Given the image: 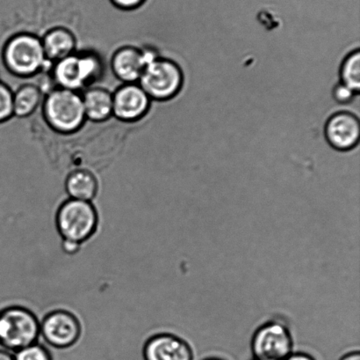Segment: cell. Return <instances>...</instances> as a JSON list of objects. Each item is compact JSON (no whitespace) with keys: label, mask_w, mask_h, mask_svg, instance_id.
Listing matches in <instances>:
<instances>
[{"label":"cell","mask_w":360,"mask_h":360,"mask_svg":"<svg viewBox=\"0 0 360 360\" xmlns=\"http://www.w3.org/2000/svg\"><path fill=\"white\" fill-rule=\"evenodd\" d=\"M207 360H221V359H207Z\"/></svg>","instance_id":"26"},{"label":"cell","mask_w":360,"mask_h":360,"mask_svg":"<svg viewBox=\"0 0 360 360\" xmlns=\"http://www.w3.org/2000/svg\"><path fill=\"white\" fill-rule=\"evenodd\" d=\"M42 91L37 85H22L13 92V116L19 118L30 116L42 104Z\"/></svg>","instance_id":"16"},{"label":"cell","mask_w":360,"mask_h":360,"mask_svg":"<svg viewBox=\"0 0 360 360\" xmlns=\"http://www.w3.org/2000/svg\"><path fill=\"white\" fill-rule=\"evenodd\" d=\"M354 91L342 83L338 84L333 90L335 100L341 104H349L354 99Z\"/></svg>","instance_id":"20"},{"label":"cell","mask_w":360,"mask_h":360,"mask_svg":"<svg viewBox=\"0 0 360 360\" xmlns=\"http://www.w3.org/2000/svg\"><path fill=\"white\" fill-rule=\"evenodd\" d=\"M183 83V72L178 63L158 55L146 63L139 81L150 100L160 101L174 98Z\"/></svg>","instance_id":"6"},{"label":"cell","mask_w":360,"mask_h":360,"mask_svg":"<svg viewBox=\"0 0 360 360\" xmlns=\"http://www.w3.org/2000/svg\"><path fill=\"white\" fill-rule=\"evenodd\" d=\"M13 116V92L0 80V123H6Z\"/></svg>","instance_id":"18"},{"label":"cell","mask_w":360,"mask_h":360,"mask_svg":"<svg viewBox=\"0 0 360 360\" xmlns=\"http://www.w3.org/2000/svg\"><path fill=\"white\" fill-rule=\"evenodd\" d=\"M100 224L93 202L69 199L60 204L56 225L63 242L82 246L96 234Z\"/></svg>","instance_id":"3"},{"label":"cell","mask_w":360,"mask_h":360,"mask_svg":"<svg viewBox=\"0 0 360 360\" xmlns=\"http://www.w3.org/2000/svg\"><path fill=\"white\" fill-rule=\"evenodd\" d=\"M150 104L139 83L122 84L112 93V116L122 122H136L146 116Z\"/></svg>","instance_id":"9"},{"label":"cell","mask_w":360,"mask_h":360,"mask_svg":"<svg viewBox=\"0 0 360 360\" xmlns=\"http://www.w3.org/2000/svg\"><path fill=\"white\" fill-rule=\"evenodd\" d=\"M144 360H193L192 349L186 342L171 334H158L144 344Z\"/></svg>","instance_id":"12"},{"label":"cell","mask_w":360,"mask_h":360,"mask_svg":"<svg viewBox=\"0 0 360 360\" xmlns=\"http://www.w3.org/2000/svg\"><path fill=\"white\" fill-rule=\"evenodd\" d=\"M40 336L41 322L32 310L18 305L0 310V347L6 351H20Z\"/></svg>","instance_id":"4"},{"label":"cell","mask_w":360,"mask_h":360,"mask_svg":"<svg viewBox=\"0 0 360 360\" xmlns=\"http://www.w3.org/2000/svg\"><path fill=\"white\" fill-rule=\"evenodd\" d=\"M82 333L79 317L69 310H53L41 322V336L49 345L60 350L77 345Z\"/></svg>","instance_id":"7"},{"label":"cell","mask_w":360,"mask_h":360,"mask_svg":"<svg viewBox=\"0 0 360 360\" xmlns=\"http://www.w3.org/2000/svg\"><path fill=\"white\" fill-rule=\"evenodd\" d=\"M41 39L49 62L56 63L76 51L75 35L68 28L52 27Z\"/></svg>","instance_id":"13"},{"label":"cell","mask_w":360,"mask_h":360,"mask_svg":"<svg viewBox=\"0 0 360 360\" xmlns=\"http://www.w3.org/2000/svg\"><path fill=\"white\" fill-rule=\"evenodd\" d=\"M82 100L86 120L103 123L112 116V93L102 87L84 90Z\"/></svg>","instance_id":"14"},{"label":"cell","mask_w":360,"mask_h":360,"mask_svg":"<svg viewBox=\"0 0 360 360\" xmlns=\"http://www.w3.org/2000/svg\"><path fill=\"white\" fill-rule=\"evenodd\" d=\"M158 56L150 49L125 45L116 49L111 58V69L114 75L123 84L139 83L144 67Z\"/></svg>","instance_id":"10"},{"label":"cell","mask_w":360,"mask_h":360,"mask_svg":"<svg viewBox=\"0 0 360 360\" xmlns=\"http://www.w3.org/2000/svg\"><path fill=\"white\" fill-rule=\"evenodd\" d=\"M102 72L100 56L93 51H75L54 63L52 74L58 87L79 92L91 87Z\"/></svg>","instance_id":"5"},{"label":"cell","mask_w":360,"mask_h":360,"mask_svg":"<svg viewBox=\"0 0 360 360\" xmlns=\"http://www.w3.org/2000/svg\"><path fill=\"white\" fill-rule=\"evenodd\" d=\"M14 360H53L47 348L38 343L14 352Z\"/></svg>","instance_id":"19"},{"label":"cell","mask_w":360,"mask_h":360,"mask_svg":"<svg viewBox=\"0 0 360 360\" xmlns=\"http://www.w3.org/2000/svg\"><path fill=\"white\" fill-rule=\"evenodd\" d=\"M342 84L350 88L355 94L360 89V51H352L347 56L340 68Z\"/></svg>","instance_id":"17"},{"label":"cell","mask_w":360,"mask_h":360,"mask_svg":"<svg viewBox=\"0 0 360 360\" xmlns=\"http://www.w3.org/2000/svg\"><path fill=\"white\" fill-rule=\"evenodd\" d=\"M324 133L328 143L338 151H348L359 144V120L347 111L335 113L326 122Z\"/></svg>","instance_id":"11"},{"label":"cell","mask_w":360,"mask_h":360,"mask_svg":"<svg viewBox=\"0 0 360 360\" xmlns=\"http://www.w3.org/2000/svg\"><path fill=\"white\" fill-rule=\"evenodd\" d=\"M0 360H14L13 355L8 351L0 350Z\"/></svg>","instance_id":"24"},{"label":"cell","mask_w":360,"mask_h":360,"mask_svg":"<svg viewBox=\"0 0 360 360\" xmlns=\"http://www.w3.org/2000/svg\"><path fill=\"white\" fill-rule=\"evenodd\" d=\"M252 348L256 360H285L292 354L290 333L282 324H266L254 335Z\"/></svg>","instance_id":"8"},{"label":"cell","mask_w":360,"mask_h":360,"mask_svg":"<svg viewBox=\"0 0 360 360\" xmlns=\"http://www.w3.org/2000/svg\"><path fill=\"white\" fill-rule=\"evenodd\" d=\"M285 360H315L310 356L304 354H291L288 358Z\"/></svg>","instance_id":"23"},{"label":"cell","mask_w":360,"mask_h":360,"mask_svg":"<svg viewBox=\"0 0 360 360\" xmlns=\"http://www.w3.org/2000/svg\"><path fill=\"white\" fill-rule=\"evenodd\" d=\"M42 114L49 128L63 135L79 132L86 120L82 94L60 87L44 98Z\"/></svg>","instance_id":"1"},{"label":"cell","mask_w":360,"mask_h":360,"mask_svg":"<svg viewBox=\"0 0 360 360\" xmlns=\"http://www.w3.org/2000/svg\"><path fill=\"white\" fill-rule=\"evenodd\" d=\"M1 58L6 70L19 77L37 75L49 62L41 39L27 32L9 37L3 46Z\"/></svg>","instance_id":"2"},{"label":"cell","mask_w":360,"mask_h":360,"mask_svg":"<svg viewBox=\"0 0 360 360\" xmlns=\"http://www.w3.org/2000/svg\"><path fill=\"white\" fill-rule=\"evenodd\" d=\"M80 247V245L75 244V243L63 242V252L66 254H69V255H74V254L79 252Z\"/></svg>","instance_id":"22"},{"label":"cell","mask_w":360,"mask_h":360,"mask_svg":"<svg viewBox=\"0 0 360 360\" xmlns=\"http://www.w3.org/2000/svg\"><path fill=\"white\" fill-rule=\"evenodd\" d=\"M69 199L93 202L98 193V182L94 173L86 168L76 169L65 179Z\"/></svg>","instance_id":"15"},{"label":"cell","mask_w":360,"mask_h":360,"mask_svg":"<svg viewBox=\"0 0 360 360\" xmlns=\"http://www.w3.org/2000/svg\"><path fill=\"white\" fill-rule=\"evenodd\" d=\"M112 5L124 11H131L142 6L146 0H110Z\"/></svg>","instance_id":"21"},{"label":"cell","mask_w":360,"mask_h":360,"mask_svg":"<svg viewBox=\"0 0 360 360\" xmlns=\"http://www.w3.org/2000/svg\"><path fill=\"white\" fill-rule=\"evenodd\" d=\"M340 360H360V355L359 352H352V354L345 356V357Z\"/></svg>","instance_id":"25"}]
</instances>
